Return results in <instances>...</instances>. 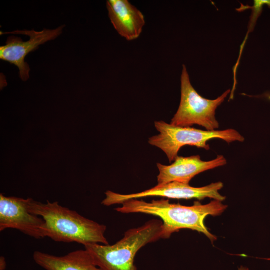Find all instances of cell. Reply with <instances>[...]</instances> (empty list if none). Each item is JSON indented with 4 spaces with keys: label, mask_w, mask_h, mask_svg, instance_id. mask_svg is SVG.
<instances>
[{
    "label": "cell",
    "mask_w": 270,
    "mask_h": 270,
    "mask_svg": "<svg viewBox=\"0 0 270 270\" xmlns=\"http://www.w3.org/2000/svg\"><path fill=\"white\" fill-rule=\"evenodd\" d=\"M115 210L122 214L140 213L159 217L162 222V239L169 238L182 229H190L204 234L213 243L216 240L204 224L208 216H218L227 208L222 202L214 200L202 204L195 202L192 206L170 203L168 200H153L148 202L140 199L126 200Z\"/></svg>",
    "instance_id": "cell-1"
},
{
    "label": "cell",
    "mask_w": 270,
    "mask_h": 270,
    "mask_svg": "<svg viewBox=\"0 0 270 270\" xmlns=\"http://www.w3.org/2000/svg\"><path fill=\"white\" fill-rule=\"evenodd\" d=\"M30 212L46 222L45 236L56 242L108 245L105 236L106 226L84 218L76 211L60 206L57 202L42 203L29 198Z\"/></svg>",
    "instance_id": "cell-2"
},
{
    "label": "cell",
    "mask_w": 270,
    "mask_h": 270,
    "mask_svg": "<svg viewBox=\"0 0 270 270\" xmlns=\"http://www.w3.org/2000/svg\"><path fill=\"white\" fill-rule=\"evenodd\" d=\"M162 226L160 220H149L126 231L124 238L114 244H88L84 249L102 270H138L134 264L137 252L162 238Z\"/></svg>",
    "instance_id": "cell-3"
},
{
    "label": "cell",
    "mask_w": 270,
    "mask_h": 270,
    "mask_svg": "<svg viewBox=\"0 0 270 270\" xmlns=\"http://www.w3.org/2000/svg\"><path fill=\"white\" fill-rule=\"evenodd\" d=\"M154 126L160 134L150 138L148 143L162 150L170 162L178 156L180 149L187 145L208 150L210 147L207 142L210 140L220 139L228 144L244 140V137L237 130L231 128L203 130L190 127L174 126L164 121L155 122Z\"/></svg>",
    "instance_id": "cell-4"
},
{
    "label": "cell",
    "mask_w": 270,
    "mask_h": 270,
    "mask_svg": "<svg viewBox=\"0 0 270 270\" xmlns=\"http://www.w3.org/2000/svg\"><path fill=\"white\" fill-rule=\"evenodd\" d=\"M180 83V102L170 124L180 127L198 124L208 131L216 130L220 126L216 118V110L230 94V90H226L214 100L202 97L192 86L185 65L182 66Z\"/></svg>",
    "instance_id": "cell-5"
},
{
    "label": "cell",
    "mask_w": 270,
    "mask_h": 270,
    "mask_svg": "<svg viewBox=\"0 0 270 270\" xmlns=\"http://www.w3.org/2000/svg\"><path fill=\"white\" fill-rule=\"evenodd\" d=\"M223 186L224 184L222 182L212 183L203 187L194 188L188 184L174 182L157 185L149 190L128 194H122L108 190L105 193L106 197L102 204L108 206L114 204H122L130 200L152 196L177 200L196 198L200 200L209 198L222 202L226 200V197L222 196L218 191Z\"/></svg>",
    "instance_id": "cell-6"
},
{
    "label": "cell",
    "mask_w": 270,
    "mask_h": 270,
    "mask_svg": "<svg viewBox=\"0 0 270 270\" xmlns=\"http://www.w3.org/2000/svg\"><path fill=\"white\" fill-rule=\"evenodd\" d=\"M64 26L54 30H44L40 32L32 30H16L6 34H22L28 36V40L24 42L20 38L8 37L4 46H0V59L16 66L19 70L20 78L24 82L30 78V68L25 62L26 56L31 52L36 50L44 43L56 39L60 36Z\"/></svg>",
    "instance_id": "cell-7"
},
{
    "label": "cell",
    "mask_w": 270,
    "mask_h": 270,
    "mask_svg": "<svg viewBox=\"0 0 270 270\" xmlns=\"http://www.w3.org/2000/svg\"><path fill=\"white\" fill-rule=\"evenodd\" d=\"M29 198L24 199L0 194V232L12 228L40 240L46 238V222L28 209Z\"/></svg>",
    "instance_id": "cell-8"
},
{
    "label": "cell",
    "mask_w": 270,
    "mask_h": 270,
    "mask_svg": "<svg viewBox=\"0 0 270 270\" xmlns=\"http://www.w3.org/2000/svg\"><path fill=\"white\" fill-rule=\"evenodd\" d=\"M226 164V159L222 155H218L216 158L210 161H203L199 155H196L189 157L178 156L170 166L157 163L159 170L158 185L174 182L189 184L190 180L199 174Z\"/></svg>",
    "instance_id": "cell-9"
},
{
    "label": "cell",
    "mask_w": 270,
    "mask_h": 270,
    "mask_svg": "<svg viewBox=\"0 0 270 270\" xmlns=\"http://www.w3.org/2000/svg\"><path fill=\"white\" fill-rule=\"evenodd\" d=\"M111 23L118 34L128 41L138 38L145 25L143 14L128 0H108Z\"/></svg>",
    "instance_id": "cell-10"
},
{
    "label": "cell",
    "mask_w": 270,
    "mask_h": 270,
    "mask_svg": "<svg viewBox=\"0 0 270 270\" xmlns=\"http://www.w3.org/2000/svg\"><path fill=\"white\" fill-rule=\"evenodd\" d=\"M33 259L46 270H102L86 249L73 251L63 256L36 251Z\"/></svg>",
    "instance_id": "cell-11"
},
{
    "label": "cell",
    "mask_w": 270,
    "mask_h": 270,
    "mask_svg": "<svg viewBox=\"0 0 270 270\" xmlns=\"http://www.w3.org/2000/svg\"><path fill=\"white\" fill-rule=\"evenodd\" d=\"M266 0H254V5L251 8H252V12L248 34L253 30L256 26V22L262 12V7L266 4Z\"/></svg>",
    "instance_id": "cell-12"
},
{
    "label": "cell",
    "mask_w": 270,
    "mask_h": 270,
    "mask_svg": "<svg viewBox=\"0 0 270 270\" xmlns=\"http://www.w3.org/2000/svg\"><path fill=\"white\" fill-rule=\"evenodd\" d=\"M6 264L5 258L4 256H0V270H5L6 269Z\"/></svg>",
    "instance_id": "cell-13"
},
{
    "label": "cell",
    "mask_w": 270,
    "mask_h": 270,
    "mask_svg": "<svg viewBox=\"0 0 270 270\" xmlns=\"http://www.w3.org/2000/svg\"><path fill=\"white\" fill-rule=\"evenodd\" d=\"M239 270H248V268H240Z\"/></svg>",
    "instance_id": "cell-14"
}]
</instances>
